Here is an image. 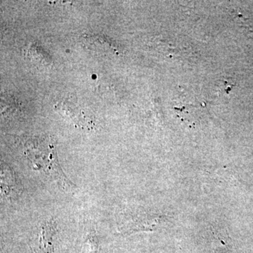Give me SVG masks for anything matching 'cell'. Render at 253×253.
Returning <instances> with one entry per match:
<instances>
[{
    "mask_svg": "<svg viewBox=\"0 0 253 253\" xmlns=\"http://www.w3.org/2000/svg\"><path fill=\"white\" fill-rule=\"evenodd\" d=\"M25 154L38 170L49 174L67 191H72L76 186L65 175L58 160L54 141L49 136L31 138L24 144Z\"/></svg>",
    "mask_w": 253,
    "mask_h": 253,
    "instance_id": "obj_1",
    "label": "cell"
},
{
    "mask_svg": "<svg viewBox=\"0 0 253 253\" xmlns=\"http://www.w3.org/2000/svg\"><path fill=\"white\" fill-rule=\"evenodd\" d=\"M161 221V217L156 214H142L132 217L120 226L122 234H129L134 231L151 230Z\"/></svg>",
    "mask_w": 253,
    "mask_h": 253,
    "instance_id": "obj_2",
    "label": "cell"
},
{
    "mask_svg": "<svg viewBox=\"0 0 253 253\" xmlns=\"http://www.w3.org/2000/svg\"><path fill=\"white\" fill-rule=\"evenodd\" d=\"M21 186L17 176L10 166L6 163L1 165V191L2 196L8 199H15L21 193Z\"/></svg>",
    "mask_w": 253,
    "mask_h": 253,
    "instance_id": "obj_3",
    "label": "cell"
},
{
    "mask_svg": "<svg viewBox=\"0 0 253 253\" xmlns=\"http://www.w3.org/2000/svg\"><path fill=\"white\" fill-rule=\"evenodd\" d=\"M23 52L26 59L38 67L48 68L51 67L54 63L50 55L36 43H31Z\"/></svg>",
    "mask_w": 253,
    "mask_h": 253,
    "instance_id": "obj_4",
    "label": "cell"
},
{
    "mask_svg": "<svg viewBox=\"0 0 253 253\" xmlns=\"http://www.w3.org/2000/svg\"><path fill=\"white\" fill-rule=\"evenodd\" d=\"M56 231L54 220L46 221L41 226L39 234V245L42 253H51L53 249V237Z\"/></svg>",
    "mask_w": 253,
    "mask_h": 253,
    "instance_id": "obj_5",
    "label": "cell"
},
{
    "mask_svg": "<svg viewBox=\"0 0 253 253\" xmlns=\"http://www.w3.org/2000/svg\"><path fill=\"white\" fill-rule=\"evenodd\" d=\"M99 240L94 232H91L86 236L83 244V253H98Z\"/></svg>",
    "mask_w": 253,
    "mask_h": 253,
    "instance_id": "obj_6",
    "label": "cell"
}]
</instances>
